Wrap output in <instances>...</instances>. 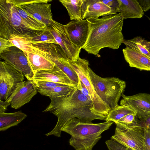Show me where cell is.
<instances>
[{
    "label": "cell",
    "mask_w": 150,
    "mask_h": 150,
    "mask_svg": "<svg viewBox=\"0 0 150 150\" xmlns=\"http://www.w3.org/2000/svg\"><path fill=\"white\" fill-rule=\"evenodd\" d=\"M22 18L35 31L46 29L47 27L44 24L37 20L24 11L20 6H15Z\"/></svg>",
    "instance_id": "28"
},
{
    "label": "cell",
    "mask_w": 150,
    "mask_h": 150,
    "mask_svg": "<svg viewBox=\"0 0 150 150\" xmlns=\"http://www.w3.org/2000/svg\"><path fill=\"white\" fill-rule=\"evenodd\" d=\"M24 76L5 61L0 62V100H6L18 85L24 81Z\"/></svg>",
    "instance_id": "9"
},
{
    "label": "cell",
    "mask_w": 150,
    "mask_h": 150,
    "mask_svg": "<svg viewBox=\"0 0 150 150\" xmlns=\"http://www.w3.org/2000/svg\"><path fill=\"white\" fill-rule=\"evenodd\" d=\"M15 45L7 39L0 37V53Z\"/></svg>",
    "instance_id": "32"
},
{
    "label": "cell",
    "mask_w": 150,
    "mask_h": 150,
    "mask_svg": "<svg viewBox=\"0 0 150 150\" xmlns=\"http://www.w3.org/2000/svg\"><path fill=\"white\" fill-rule=\"evenodd\" d=\"M119 7L116 10L120 13L124 19L140 18L144 15V12L137 0H117Z\"/></svg>",
    "instance_id": "20"
},
{
    "label": "cell",
    "mask_w": 150,
    "mask_h": 150,
    "mask_svg": "<svg viewBox=\"0 0 150 150\" xmlns=\"http://www.w3.org/2000/svg\"><path fill=\"white\" fill-rule=\"evenodd\" d=\"M30 33L12 34L8 40L26 54L29 53L40 54L55 62V59L59 56L60 47L56 46L54 44L34 41L32 39Z\"/></svg>",
    "instance_id": "7"
},
{
    "label": "cell",
    "mask_w": 150,
    "mask_h": 150,
    "mask_svg": "<svg viewBox=\"0 0 150 150\" xmlns=\"http://www.w3.org/2000/svg\"><path fill=\"white\" fill-rule=\"evenodd\" d=\"M10 105L11 103L7 100L5 101L0 100V112H5L8 107Z\"/></svg>",
    "instance_id": "38"
},
{
    "label": "cell",
    "mask_w": 150,
    "mask_h": 150,
    "mask_svg": "<svg viewBox=\"0 0 150 150\" xmlns=\"http://www.w3.org/2000/svg\"><path fill=\"white\" fill-rule=\"evenodd\" d=\"M27 116L21 110L10 113L0 112V131H5L17 125Z\"/></svg>",
    "instance_id": "22"
},
{
    "label": "cell",
    "mask_w": 150,
    "mask_h": 150,
    "mask_svg": "<svg viewBox=\"0 0 150 150\" xmlns=\"http://www.w3.org/2000/svg\"><path fill=\"white\" fill-rule=\"evenodd\" d=\"M52 1L45 0L43 1L33 2L20 6L35 19L45 24L47 27L53 20L51 4L48 3Z\"/></svg>",
    "instance_id": "16"
},
{
    "label": "cell",
    "mask_w": 150,
    "mask_h": 150,
    "mask_svg": "<svg viewBox=\"0 0 150 150\" xmlns=\"http://www.w3.org/2000/svg\"><path fill=\"white\" fill-rule=\"evenodd\" d=\"M144 12H146L150 9V0H137Z\"/></svg>",
    "instance_id": "36"
},
{
    "label": "cell",
    "mask_w": 150,
    "mask_h": 150,
    "mask_svg": "<svg viewBox=\"0 0 150 150\" xmlns=\"http://www.w3.org/2000/svg\"><path fill=\"white\" fill-rule=\"evenodd\" d=\"M101 1L107 6L113 8L116 10L119 7V3L117 0H102Z\"/></svg>",
    "instance_id": "35"
},
{
    "label": "cell",
    "mask_w": 150,
    "mask_h": 150,
    "mask_svg": "<svg viewBox=\"0 0 150 150\" xmlns=\"http://www.w3.org/2000/svg\"><path fill=\"white\" fill-rule=\"evenodd\" d=\"M26 54L34 74L40 71L52 69L55 65L54 61L44 56L31 53Z\"/></svg>",
    "instance_id": "21"
},
{
    "label": "cell",
    "mask_w": 150,
    "mask_h": 150,
    "mask_svg": "<svg viewBox=\"0 0 150 150\" xmlns=\"http://www.w3.org/2000/svg\"><path fill=\"white\" fill-rule=\"evenodd\" d=\"M137 124L144 128H150V116L143 119L139 120Z\"/></svg>",
    "instance_id": "37"
},
{
    "label": "cell",
    "mask_w": 150,
    "mask_h": 150,
    "mask_svg": "<svg viewBox=\"0 0 150 150\" xmlns=\"http://www.w3.org/2000/svg\"><path fill=\"white\" fill-rule=\"evenodd\" d=\"M37 92L34 82L28 80L20 83L7 100L10 102L11 108L18 109L29 103Z\"/></svg>",
    "instance_id": "13"
},
{
    "label": "cell",
    "mask_w": 150,
    "mask_h": 150,
    "mask_svg": "<svg viewBox=\"0 0 150 150\" xmlns=\"http://www.w3.org/2000/svg\"><path fill=\"white\" fill-rule=\"evenodd\" d=\"M81 2L83 20L117 14L115 10L107 6L101 0H81Z\"/></svg>",
    "instance_id": "15"
},
{
    "label": "cell",
    "mask_w": 150,
    "mask_h": 150,
    "mask_svg": "<svg viewBox=\"0 0 150 150\" xmlns=\"http://www.w3.org/2000/svg\"><path fill=\"white\" fill-rule=\"evenodd\" d=\"M126 47L133 49L150 58V42L140 36L129 40L123 39Z\"/></svg>",
    "instance_id": "23"
},
{
    "label": "cell",
    "mask_w": 150,
    "mask_h": 150,
    "mask_svg": "<svg viewBox=\"0 0 150 150\" xmlns=\"http://www.w3.org/2000/svg\"><path fill=\"white\" fill-rule=\"evenodd\" d=\"M124 19L120 13L86 19L89 25L88 35L82 48L94 55L104 48L118 49L124 39L122 33Z\"/></svg>",
    "instance_id": "2"
},
{
    "label": "cell",
    "mask_w": 150,
    "mask_h": 150,
    "mask_svg": "<svg viewBox=\"0 0 150 150\" xmlns=\"http://www.w3.org/2000/svg\"><path fill=\"white\" fill-rule=\"evenodd\" d=\"M149 18V19L150 20V18H149V17H148Z\"/></svg>",
    "instance_id": "40"
},
{
    "label": "cell",
    "mask_w": 150,
    "mask_h": 150,
    "mask_svg": "<svg viewBox=\"0 0 150 150\" xmlns=\"http://www.w3.org/2000/svg\"><path fill=\"white\" fill-rule=\"evenodd\" d=\"M89 75L95 91L110 110L118 106L126 87L125 82L115 77H101L90 68Z\"/></svg>",
    "instance_id": "4"
},
{
    "label": "cell",
    "mask_w": 150,
    "mask_h": 150,
    "mask_svg": "<svg viewBox=\"0 0 150 150\" xmlns=\"http://www.w3.org/2000/svg\"><path fill=\"white\" fill-rule=\"evenodd\" d=\"M122 96L120 105L127 106L134 111L139 120L150 116V94L139 93L127 96L123 93Z\"/></svg>",
    "instance_id": "12"
},
{
    "label": "cell",
    "mask_w": 150,
    "mask_h": 150,
    "mask_svg": "<svg viewBox=\"0 0 150 150\" xmlns=\"http://www.w3.org/2000/svg\"><path fill=\"white\" fill-rule=\"evenodd\" d=\"M47 28L51 32L58 45L68 60L74 61L79 57L81 49L76 48L72 43L64 25L53 20Z\"/></svg>",
    "instance_id": "10"
},
{
    "label": "cell",
    "mask_w": 150,
    "mask_h": 150,
    "mask_svg": "<svg viewBox=\"0 0 150 150\" xmlns=\"http://www.w3.org/2000/svg\"><path fill=\"white\" fill-rule=\"evenodd\" d=\"M144 129L143 142L144 150H150V128L146 127Z\"/></svg>",
    "instance_id": "31"
},
{
    "label": "cell",
    "mask_w": 150,
    "mask_h": 150,
    "mask_svg": "<svg viewBox=\"0 0 150 150\" xmlns=\"http://www.w3.org/2000/svg\"><path fill=\"white\" fill-rule=\"evenodd\" d=\"M115 133L111 137L132 150H144V128L137 124L128 126L115 122Z\"/></svg>",
    "instance_id": "8"
},
{
    "label": "cell",
    "mask_w": 150,
    "mask_h": 150,
    "mask_svg": "<svg viewBox=\"0 0 150 150\" xmlns=\"http://www.w3.org/2000/svg\"><path fill=\"white\" fill-rule=\"evenodd\" d=\"M139 119L136 114H128L118 121L117 122L123 125L128 126H132L137 124Z\"/></svg>",
    "instance_id": "29"
},
{
    "label": "cell",
    "mask_w": 150,
    "mask_h": 150,
    "mask_svg": "<svg viewBox=\"0 0 150 150\" xmlns=\"http://www.w3.org/2000/svg\"><path fill=\"white\" fill-rule=\"evenodd\" d=\"M66 8L71 20H83L81 14V0H60Z\"/></svg>",
    "instance_id": "24"
},
{
    "label": "cell",
    "mask_w": 150,
    "mask_h": 150,
    "mask_svg": "<svg viewBox=\"0 0 150 150\" xmlns=\"http://www.w3.org/2000/svg\"><path fill=\"white\" fill-rule=\"evenodd\" d=\"M34 31L22 18L13 4L8 0H0V37L8 40L12 34Z\"/></svg>",
    "instance_id": "5"
},
{
    "label": "cell",
    "mask_w": 150,
    "mask_h": 150,
    "mask_svg": "<svg viewBox=\"0 0 150 150\" xmlns=\"http://www.w3.org/2000/svg\"><path fill=\"white\" fill-rule=\"evenodd\" d=\"M30 35L34 41L58 45L54 37L47 28L42 30L33 31L30 33Z\"/></svg>",
    "instance_id": "27"
},
{
    "label": "cell",
    "mask_w": 150,
    "mask_h": 150,
    "mask_svg": "<svg viewBox=\"0 0 150 150\" xmlns=\"http://www.w3.org/2000/svg\"><path fill=\"white\" fill-rule=\"evenodd\" d=\"M55 63L71 80L78 84L79 78L78 75L64 53L55 59Z\"/></svg>",
    "instance_id": "25"
},
{
    "label": "cell",
    "mask_w": 150,
    "mask_h": 150,
    "mask_svg": "<svg viewBox=\"0 0 150 150\" xmlns=\"http://www.w3.org/2000/svg\"><path fill=\"white\" fill-rule=\"evenodd\" d=\"M51 102L43 112H50L58 118L53 129L45 134L61 137L62 129L69 120L76 118L86 122L94 120L106 121V119L94 114L91 111L93 103L81 91L75 88L68 95L59 97H50Z\"/></svg>",
    "instance_id": "1"
},
{
    "label": "cell",
    "mask_w": 150,
    "mask_h": 150,
    "mask_svg": "<svg viewBox=\"0 0 150 150\" xmlns=\"http://www.w3.org/2000/svg\"><path fill=\"white\" fill-rule=\"evenodd\" d=\"M76 88L80 90L82 93L86 96L89 100L92 101L88 90L84 84L81 82L79 78Z\"/></svg>",
    "instance_id": "34"
},
{
    "label": "cell",
    "mask_w": 150,
    "mask_h": 150,
    "mask_svg": "<svg viewBox=\"0 0 150 150\" xmlns=\"http://www.w3.org/2000/svg\"><path fill=\"white\" fill-rule=\"evenodd\" d=\"M33 82L38 92L42 95L49 97L67 96L71 93L75 88L72 86L56 83L46 81Z\"/></svg>",
    "instance_id": "18"
},
{
    "label": "cell",
    "mask_w": 150,
    "mask_h": 150,
    "mask_svg": "<svg viewBox=\"0 0 150 150\" xmlns=\"http://www.w3.org/2000/svg\"><path fill=\"white\" fill-rule=\"evenodd\" d=\"M0 58L21 72L28 80L32 81L34 74L26 54L21 50L15 46L9 48L0 53Z\"/></svg>",
    "instance_id": "11"
},
{
    "label": "cell",
    "mask_w": 150,
    "mask_h": 150,
    "mask_svg": "<svg viewBox=\"0 0 150 150\" xmlns=\"http://www.w3.org/2000/svg\"><path fill=\"white\" fill-rule=\"evenodd\" d=\"M69 38L76 48L81 49L86 43L89 32V25L86 19L74 20L64 25Z\"/></svg>",
    "instance_id": "14"
},
{
    "label": "cell",
    "mask_w": 150,
    "mask_h": 150,
    "mask_svg": "<svg viewBox=\"0 0 150 150\" xmlns=\"http://www.w3.org/2000/svg\"><path fill=\"white\" fill-rule=\"evenodd\" d=\"M69 61L76 73L79 78L89 92L93 103L91 110L92 112L96 115L106 120L110 109L95 91L90 77L88 61L85 59L81 58L79 57L75 61Z\"/></svg>",
    "instance_id": "6"
},
{
    "label": "cell",
    "mask_w": 150,
    "mask_h": 150,
    "mask_svg": "<svg viewBox=\"0 0 150 150\" xmlns=\"http://www.w3.org/2000/svg\"><path fill=\"white\" fill-rule=\"evenodd\" d=\"M122 52L125 61L130 67L141 71H150V58L127 47L123 49Z\"/></svg>",
    "instance_id": "19"
},
{
    "label": "cell",
    "mask_w": 150,
    "mask_h": 150,
    "mask_svg": "<svg viewBox=\"0 0 150 150\" xmlns=\"http://www.w3.org/2000/svg\"><path fill=\"white\" fill-rule=\"evenodd\" d=\"M130 114H136V113L127 106L119 105L110 110L105 121H112L114 122Z\"/></svg>",
    "instance_id": "26"
},
{
    "label": "cell",
    "mask_w": 150,
    "mask_h": 150,
    "mask_svg": "<svg viewBox=\"0 0 150 150\" xmlns=\"http://www.w3.org/2000/svg\"><path fill=\"white\" fill-rule=\"evenodd\" d=\"M113 123L109 121L93 123L75 118L67 122L62 131L71 135L69 143L76 150H92L101 138V134Z\"/></svg>",
    "instance_id": "3"
},
{
    "label": "cell",
    "mask_w": 150,
    "mask_h": 150,
    "mask_svg": "<svg viewBox=\"0 0 150 150\" xmlns=\"http://www.w3.org/2000/svg\"><path fill=\"white\" fill-rule=\"evenodd\" d=\"M105 143L109 150H129L127 147L112 139L106 141Z\"/></svg>",
    "instance_id": "30"
},
{
    "label": "cell",
    "mask_w": 150,
    "mask_h": 150,
    "mask_svg": "<svg viewBox=\"0 0 150 150\" xmlns=\"http://www.w3.org/2000/svg\"><path fill=\"white\" fill-rule=\"evenodd\" d=\"M32 81L56 83L75 88H76L78 85L77 83L71 80L56 64L52 69L40 71L34 73Z\"/></svg>",
    "instance_id": "17"
},
{
    "label": "cell",
    "mask_w": 150,
    "mask_h": 150,
    "mask_svg": "<svg viewBox=\"0 0 150 150\" xmlns=\"http://www.w3.org/2000/svg\"><path fill=\"white\" fill-rule=\"evenodd\" d=\"M15 6H21L34 2L43 1L45 0H8Z\"/></svg>",
    "instance_id": "33"
},
{
    "label": "cell",
    "mask_w": 150,
    "mask_h": 150,
    "mask_svg": "<svg viewBox=\"0 0 150 150\" xmlns=\"http://www.w3.org/2000/svg\"><path fill=\"white\" fill-rule=\"evenodd\" d=\"M128 150H132V149H130V148H128Z\"/></svg>",
    "instance_id": "39"
}]
</instances>
